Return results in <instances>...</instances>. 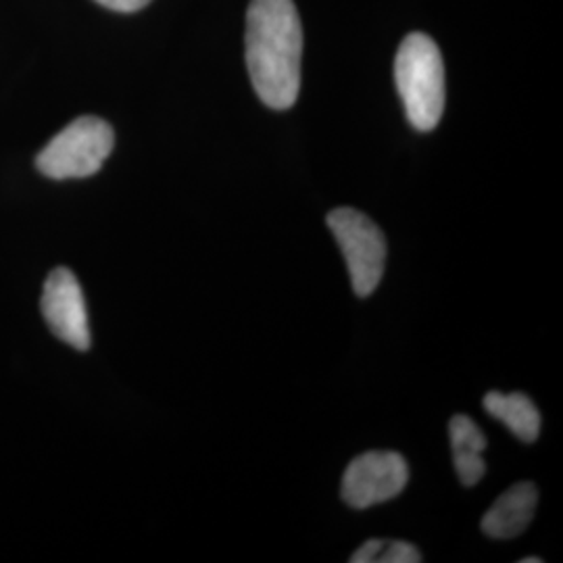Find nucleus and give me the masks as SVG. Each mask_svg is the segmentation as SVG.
Listing matches in <instances>:
<instances>
[{
  "label": "nucleus",
  "mask_w": 563,
  "mask_h": 563,
  "mask_svg": "<svg viewBox=\"0 0 563 563\" xmlns=\"http://www.w3.org/2000/svg\"><path fill=\"white\" fill-rule=\"evenodd\" d=\"M244 41L257 97L272 109H290L301 92L302 27L295 2L251 0Z\"/></svg>",
  "instance_id": "f257e3e1"
},
{
  "label": "nucleus",
  "mask_w": 563,
  "mask_h": 563,
  "mask_svg": "<svg viewBox=\"0 0 563 563\" xmlns=\"http://www.w3.org/2000/svg\"><path fill=\"white\" fill-rule=\"evenodd\" d=\"M395 81L409 123L418 132H432L444 111L443 55L428 34L413 32L399 46Z\"/></svg>",
  "instance_id": "f03ea898"
},
{
  "label": "nucleus",
  "mask_w": 563,
  "mask_h": 563,
  "mask_svg": "<svg viewBox=\"0 0 563 563\" xmlns=\"http://www.w3.org/2000/svg\"><path fill=\"white\" fill-rule=\"evenodd\" d=\"M115 144L113 128L92 115L71 121L42 148L36 165L46 178L76 180L95 176Z\"/></svg>",
  "instance_id": "7ed1b4c3"
},
{
  "label": "nucleus",
  "mask_w": 563,
  "mask_h": 563,
  "mask_svg": "<svg viewBox=\"0 0 563 563\" xmlns=\"http://www.w3.org/2000/svg\"><path fill=\"white\" fill-rule=\"evenodd\" d=\"M325 222L341 246L355 295L369 297L383 280L386 267L383 230L365 213L351 207L330 211Z\"/></svg>",
  "instance_id": "20e7f679"
},
{
  "label": "nucleus",
  "mask_w": 563,
  "mask_h": 563,
  "mask_svg": "<svg viewBox=\"0 0 563 563\" xmlns=\"http://www.w3.org/2000/svg\"><path fill=\"white\" fill-rule=\"evenodd\" d=\"M409 481V467L395 451H369L349 463L342 476L344 504L355 509L386 504L399 497Z\"/></svg>",
  "instance_id": "39448f33"
},
{
  "label": "nucleus",
  "mask_w": 563,
  "mask_h": 563,
  "mask_svg": "<svg viewBox=\"0 0 563 563\" xmlns=\"http://www.w3.org/2000/svg\"><path fill=\"white\" fill-rule=\"evenodd\" d=\"M42 316L59 341L67 342L76 351L90 349L88 311L78 278L59 267L48 274L42 290Z\"/></svg>",
  "instance_id": "423d86ee"
},
{
  "label": "nucleus",
  "mask_w": 563,
  "mask_h": 563,
  "mask_svg": "<svg viewBox=\"0 0 563 563\" xmlns=\"http://www.w3.org/2000/svg\"><path fill=\"white\" fill-rule=\"evenodd\" d=\"M539 505V490L532 483L514 484L484 514L483 532L490 539H514L530 526Z\"/></svg>",
  "instance_id": "0eeeda50"
},
{
  "label": "nucleus",
  "mask_w": 563,
  "mask_h": 563,
  "mask_svg": "<svg viewBox=\"0 0 563 563\" xmlns=\"http://www.w3.org/2000/svg\"><path fill=\"white\" fill-rule=\"evenodd\" d=\"M449 437H451L455 472L462 484L474 486L481 483L486 474L483 453L488 443L478 423L467 416H455L449 422Z\"/></svg>",
  "instance_id": "6e6552de"
},
{
  "label": "nucleus",
  "mask_w": 563,
  "mask_h": 563,
  "mask_svg": "<svg viewBox=\"0 0 563 563\" xmlns=\"http://www.w3.org/2000/svg\"><path fill=\"white\" fill-rule=\"evenodd\" d=\"M484 409L523 443H534L541 434V411L522 393L505 395L493 390L484 397Z\"/></svg>",
  "instance_id": "1a4fd4ad"
},
{
  "label": "nucleus",
  "mask_w": 563,
  "mask_h": 563,
  "mask_svg": "<svg viewBox=\"0 0 563 563\" xmlns=\"http://www.w3.org/2000/svg\"><path fill=\"white\" fill-rule=\"evenodd\" d=\"M422 560V553L405 541H386L378 555L380 563H420Z\"/></svg>",
  "instance_id": "9d476101"
},
{
  "label": "nucleus",
  "mask_w": 563,
  "mask_h": 563,
  "mask_svg": "<svg viewBox=\"0 0 563 563\" xmlns=\"http://www.w3.org/2000/svg\"><path fill=\"white\" fill-rule=\"evenodd\" d=\"M386 541L384 539H372L367 543H363L353 555H351V563H376L378 555L383 551Z\"/></svg>",
  "instance_id": "9b49d317"
},
{
  "label": "nucleus",
  "mask_w": 563,
  "mask_h": 563,
  "mask_svg": "<svg viewBox=\"0 0 563 563\" xmlns=\"http://www.w3.org/2000/svg\"><path fill=\"white\" fill-rule=\"evenodd\" d=\"M102 7L118 11V13H136L144 9L151 0H97Z\"/></svg>",
  "instance_id": "f8f14e48"
},
{
  "label": "nucleus",
  "mask_w": 563,
  "mask_h": 563,
  "mask_svg": "<svg viewBox=\"0 0 563 563\" xmlns=\"http://www.w3.org/2000/svg\"><path fill=\"white\" fill-rule=\"evenodd\" d=\"M543 560L541 558H528V560H522V563H541Z\"/></svg>",
  "instance_id": "ddd939ff"
}]
</instances>
